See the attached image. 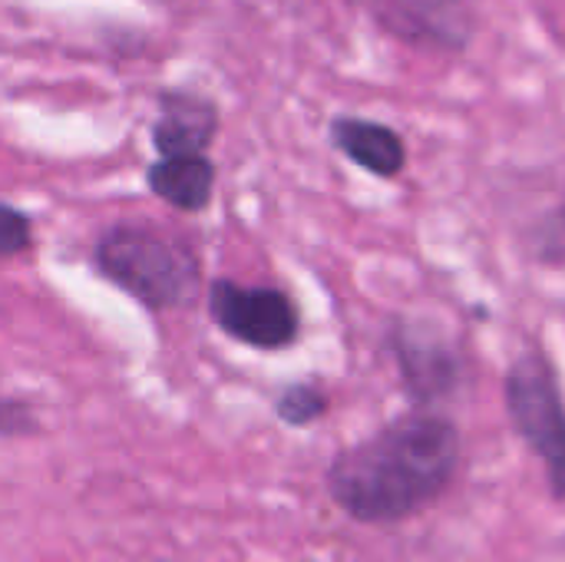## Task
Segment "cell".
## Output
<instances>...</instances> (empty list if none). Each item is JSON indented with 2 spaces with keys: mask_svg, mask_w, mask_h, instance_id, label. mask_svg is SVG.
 <instances>
[{
  "mask_svg": "<svg viewBox=\"0 0 565 562\" xmlns=\"http://www.w3.org/2000/svg\"><path fill=\"white\" fill-rule=\"evenodd\" d=\"M156 562H172V560H156Z\"/></svg>",
  "mask_w": 565,
  "mask_h": 562,
  "instance_id": "obj_13",
  "label": "cell"
},
{
  "mask_svg": "<svg viewBox=\"0 0 565 562\" xmlns=\"http://www.w3.org/2000/svg\"><path fill=\"white\" fill-rule=\"evenodd\" d=\"M384 348L397 368L401 394L414 411H444L470 381L467 348L434 321L394 315L384 328Z\"/></svg>",
  "mask_w": 565,
  "mask_h": 562,
  "instance_id": "obj_4",
  "label": "cell"
},
{
  "mask_svg": "<svg viewBox=\"0 0 565 562\" xmlns=\"http://www.w3.org/2000/svg\"><path fill=\"white\" fill-rule=\"evenodd\" d=\"M205 311L225 338L252 351H288L301 338V308L278 285H245L218 275L209 282Z\"/></svg>",
  "mask_w": 565,
  "mask_h": 562,
  "instance_id": "obj_5",
  "label": "cell"
},
{
  "mask_svg": "<svg viewBox=\"0 0 565 562\" xmlns=\"http://www.w3.org/2000/svg\"><path fill=\"white\" fill-rule=\"evenodd\" d=\"M328 142L338 156L374 179L391 182L407 169V139L391 123L338 113L328 123Z\"/></svg>",
  "mask_w": 565,
  "mask_h": 562,
  "instance_id": "obj_8",
  "label": "cell"
},
{
  "mask_svg": "<svg viewBox=\"0 0 565 562\" xmlns=\"http://www.w3.org/2000/svg\"><path fill=\"white\" fill-rule=\"evenodd\" d=\"M33 245V215L13 202L0 205V258L13 262Z\"/></svg>",
  "mask_w": 565,
  "mask_h": 562,
  "instance_id": "obj_11",
  "label": "cell"
},
{
  "mask_svg": "<svg viewBox=\"0 0 565 562\" xmlns=\"http://www.w3.org/2000/svg\"><path fill=\"white\" fill-rule=\"evenodd\" d=\"M93 272L129 295L146 311H185L205 291V268L199 248L169 229L152 222H113L89 248Z\"/></svg>",
  "mask_w": 565,
  "mask_h": 562,
  "instance_id": "obj_2",
  "label": "cell"
},
{
  "mask_svg": "<svg viewBox=\"0 0 565 562\" xmlns=\"http://www.w3.org/2000/svg\"><path fill=\"white\" fill-rule=\"evenodd\" d=\"M391 40L417 50L460 56L477 36V10L470 0H348Z\"/></svg>",
  "mask_w": 565,
  "mask_h": 562,
  "instance_id": "obj_6",
  "label": "cell"
},
{
  "mask_svg": "<svg viewBox=\"0 0 565 562\" xmlns=\"http://www.w3.org/2000/svg\"><path fill=\"white\" fill-rule=\"evenodd\" d=\"M222 109L212 96L189 86H162L156 93V116L149 123V142L156 159L205 156L218 136Z\"/></svg>",
  "mask_w": 565,
  "mask_h": 562,
  "instance_id": "obj_7",
  "label": "cell"
},
{
  "mask_svg": "<svg viewBox=\"0 0 565 562\" xmlns=\"http://www.w3.org/2000/svg\"><path fill=\"white\" fill-rule=\"evenodd\" d=\"M146 189L182 215H202L212 205L218 166L209 156L152 159L142 172Z\"/></svg>",
  "mask_w": 565,
  "mask_h": 562,
  "instance_id": "obj_9",
  "label": "cell"
},
{
  "mask_svg": "<svg viewBox=\"0 0 565 562\" xmlns=\"http://www.w3.org/2000/svg\"><path fill=\"white\" fill-rule=\"evenodd\" d=\"M463 464V434L444 411L384 421L374 434L341 447L328 470V500L361 527H397L447 497Z\"/></svg>",
  "mask_w": 565,
  "mask_h": 562,
  "instance_id": "obj_1",
  "label": "cell"
},
{
  "mask_svg": "<svg viewBox=\"0 0 565 562\" xmlns=\"http://www.w3.org/2000/svg\"><path fill=\"white\" fill-rule=\"evenodd\" d=\"M503 411L513 434L543 464L550 497L565 503V397L559 371L540 344H526L510 361Z\"/></svg>",
  "mask_w": 565,
  "mask_h": 562,
  "instance_id": "obj_3",
  "label": "cell"
},
{
  "mask_svg": "<svg viewBox=\"0 0 565 562\" xmlns=\"http://www.w3.org/2000/svg\"><path fill=\"white\" fill-rule=\"evenodd\" d=\"M271 411H275L278 424H285L291 431H308L311 424L328 417L331 397L318 381H291L275 394Z\"/></svg>",
  "mask_w": 565,
  "mask_h": 562,
  "instance_id": "obj_10",
  "label": "cell"
},
{
  "mask_svg": "<svg viewBox=\"0 0 565 562\" xmlns=\"http://www.w3.org/2000/svg\"><path fill=\"white\" fill-rule=\"evenodd\" d=\"M40 427V417H36V404L30 397H20V394H7L3 404H0V434L3 441H17V437H26Z\"/></svg>",
  "mask_w": 565,
  "mask_h": 562,
  "instance_id": "obj_12",
  "label": "cell"
}]
</instances>
